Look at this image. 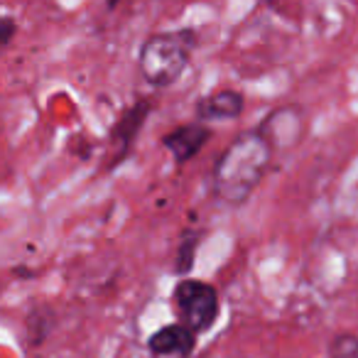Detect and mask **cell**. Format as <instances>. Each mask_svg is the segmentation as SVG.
Segmentation results:
<instances>
[{"mask_svg": "<svg viewBox=\"0 0 358 358\" xmlns=\"http://www.w3.org/2000/svg\"><path fill=\"white\" fill-rule=\"evenodd\" d=\"M245 108V99L241 91L234 89H224L209 94L204 99H199L196 103V115L201 120H234L243 113Z\"/></svg>", "mask_w": 358, "mask_h": 358, "instance_id": "8", "label": "cell"}, {"mask_svg": "<svg viewBox=\"0 0 358 358\" xmlns=\"http://www.w3.org/2000/svg\"><path fill=\"white\" fill-rule=\"evenodd\" d=\"M174 307L187 329L194 334L209 331L219 319V292L201 280H182L174 287Z\"/></svg>", "mask_w": 358, "mask_h": 358, "instance_id": "3", "label": "cell"}, {"mask_svg": "<svg viewBox=\"0 0 358 358\" xmlns=\"http://www.w3.org/2000/svg\"><path fill=\"white\" fill-rule=\"evenodd\" d=\"M196 245H199V234H189L182 245H179V253H177V273L179 275H187L194 265V255H196Z\"/></svg>", "mask_w": 358, "mask_h": 358, "instance_id": "9", "label": "cell"}, {"mask_svg": "<svg viewBox=\"0 0 358 358\" xmlns=\"http://www.w3.org/2000/svg\"><path fill=\"white\" fill-rule=\"evenodd\" d=\"M150 108H152L150 101H138V103L130 106V108L123 113V118L113 125V130H110V143H113V150H110V164L108 167H118V164L130 155L135 138H138L140 128H143L145 120H148V115H150Z\"/></svg>", "mask_w": 358, "mask_h": 358, "instance_id": "5", "label": "cell"}, {"mask_svg": "<svg viewBox=\"0 0 358 358\" xmlns=\"http://www.w3.org/2000/svg\"><path fill=\"white\" fill-rule=\"evenodd\" d=\"M196 346V334L185 324H167L155 331L148 341V348L157 358H187Z\"/></svg>", "mask_w": 358, "mask_h": 358, "instance_id": "6", "label": "cell"}, {"mask_svg": "<svg viewBox=\"0 0 358 358\" xmlns=\"http://www.w3.org/2000/svg\"><path fill=\"white\" fill-rule=\"evenodd\" d=\"M329 353H331V358H358V336L341 334L331 341Z\"/></svg>", "mask_w": 358, "mask_h": 358, "instance_id": "10", "label": "cell"}, {"mask_svg": "<svg viewBox=\"0 0 358 358\" xmlns=\"http://www.w3.org/2000/svg\"><path fill=\"white\" fill-rule=\"evenodd\" d=\"M15 30H17V22L13 20V17L0 15V47L8 45V42L13 40V35H15Z\"/></svg>", "mask_w": 358, "mask_h": 358, "instance_id": "11", "label": "cell"}, {"mask_svg": "<svg viewBox=\"0 0 358 358\" xmlns=\"http://www.w3.org/2000/svg\"><path fill=\"white\" fill-rule=\"evenodd\" d=\"M258 133L275 150H292L304 138V110L299 106H282L275 108L268 118L260 123Z\"/></svg>", "mask_w": 358, "mask_h": 358, "instance_id": "4", "label": "cell"}, {"mask_svg": "<svg viewBox=\"0 0 358 358\" xmlns=\"http://www.w3.org/2000/svg\"><path fill=\"white\" fill-rule=\"evenodd\" d=\"M209 140H211V130L206 128V125L187 123V125H179V128H174L172 133L164 135L162 145L169 150L174 162L185 164V162H189V159H194Z\"/></svg>", "mask_w": 358, "mask_h": 358, "instance_id": "7", "label": "cell"}, {"mask_svg": "<svg viewBox=\"0 0 358 358\" xmlns=\"http://www.w3.org/2000/svg\"><path fill=\"white\" fill-rule=\"evenodd\" d=\"M194 32H159L140 47L138 66L143 79L155 89H167L189 66Z\"/></svg>", "mask_w": 358, "mask_h": 358, "instance_id": "2", "label": "cell"}, {"mask_svg": "<svg viewBox=\"0 0 358 358\" xmlns=\"http://www.w3.org/2000/svg\"><path fill=\"white\" fill-rule=\"evenodd\" d=\"M270 162H273V148L268 140L258 130L241 133L216 159L211 172L214 194L231 206L248 201L268 174Z\"/></svg>", "mask_w": 358, "mask_h": 358, "instance_id": "1", "label": "cell"}]
</instances>
